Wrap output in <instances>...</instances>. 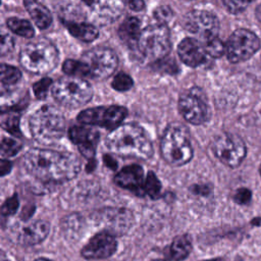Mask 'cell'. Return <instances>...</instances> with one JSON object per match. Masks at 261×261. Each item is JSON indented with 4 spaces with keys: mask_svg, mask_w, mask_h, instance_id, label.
Returning a JSON list of instances; mask_svg holds the SVG:
<instances>
[{
    "mask_svg": "<svg viewBox=\"0 0 261 261\" xmlns=\"http://www.w3.org/2000/svg\"><path fill=\"white\" fill-rule=\"evenodd\" d=\"M22 161L29 173L45 182L70 180L81 170V161L75 155L47 149H32Z\"/></svg>",
    "mask_w": 261,
    "mask_h": 261,
    "instance_id": "cell-1",
    "label": "cell"
},
{
    "mask_svg": "<svg viewBox=\"0 0 261 261\" xmlns=\"http://www.w3.org/2000/svg\"><path fill=\"white\" fill-rule=\"evenodd\" d=\"M106 147L112 153L148 159L153 154L151 141L144 130L135 124H124L115 127L106 137Z\"/></svg>",
    "mask_w": 261,
    "mask_h": 261,
    "instance_id": "cell-2",
    "label": "cell"
},
{
    "mask_svg": "<svg viewBox=\"0 0 261 261\" xmlns=\"http://www.w3.org/2000/svg\"><path fill=\"white\" fill-rule=\"evenodd\" d=\"M29 123L33 138L46 145L58 141L65 128L63 114L51 105H44L37 109L31 115Z\"/></svg>",
    "mask_w": 261,
    "mask_h": 261,
    "instance_id": "cell-3",
    "label": "cell"
},
{
    "mask_svg": "<svg viewBox=\"0 0 261 261\" xmlns=\"http://www.w3.org/2000/svg\"><path fill=\"white\" fill-rule=\"evenodd\" d=\"M19 62L28 71L44 74L57 65L58 52L55 46L47 40H36L21 48Z\"/></svg>",
    "mask_w": 261,
    "mask_h": 261,
    "instance_id": "cell-4",
    "label": "cell"
},
{
    "mask_svg": "<svg viewBox=\"0 0 261 261\" xmlns=\"http://www.w3.org/2000/svg\"><path fill=\"white\" fill-rule=\"evenodd\" d=\"M160 151L163 159L170 165L188 163L193 157V149L187 129L180 124L169 125L162 136Z\"/></svg>",
    "mask_w": 261,
    "mask_h": 261,
    "instance_id": "cell-5",
    "label": "cell"
},
{
    "mask_svg": "<svg viewBox=\"0 0 261 261\" xmlns=\"http://www.w3.org/2000/svg\"><path fill=\"white\" fill-rule=\"evenodd\" d=\"M52 95L56 101L66 107H80L88 103L93 90L91 85L82 77H62L53 83Z\"/></svg>",
    "mask_w": 261,
    "mask_h": 261,
    "instance_id": "cell-6",
    "label": "cell"
},
{
    "mask_svg": "<svg viewBox=\"0 0 261 261\" xmlns=\"http://www.w3.org/2000/svg\"><path fill=\"white\" fill-rule=\"evenodd\" d=\"M169 31L165 24L156 23L141 32L137 46L140 53L152 61L160 60L170 51Z\"/></svg>",
    "mask_w": 261,
    "mask_h": 261,
    "instance_id": "cell-7",
    "label": "cell"
},
{
    "mask_svg": "<svg viewBox=\"0 0 261 261\" xmlns=\"http://www.w3.org/2000/svg\"><path fill=\"white\" fill-rule=\"evenodd\" d=\"M85 64L88 76L94 80H104L111 75L117 67L118 59L114 51L105 47H96L87 51L81 58Z\"/></svg>",
    "mask_w": 261,
    "mask_h": 261,
    "instance_id": "cell-8",
    "label": "cell"
},
{
    "mask_svg": "<svg viewBox=\"0 0 261 261\" xmlns=\"http://www.w3.org/2000/svg\"><path fill=\"white\" fill-rule=\"evenodd\" d=\"M214 155L229 167L239 166L246 156V146L243 140L233 134L219 135L212 143Z\"/></svg>",
    "mask_w": 261,
    "mask_h": 261,
    "instance_id": "cell-9",
    "label": "cell"
},
{
    "mask_svg": "<svg viewBox=\"0 0 261 261\" xmlns=\"http://www.w3.org/2000/svg\"><path fill=\"white\" fill-rule=\"evenodd\" d=\"M260 47L258 37L251 31L239 29L229 37L225 53L231 62H241L252 57Z\"/></svg>",
    "mask_w": 261,
    "mask_h": 261,
    "instance_id": "cell-10",
    "label": "cell"
},
{
    "mask_svg": "<svg viewBox=\"0 0 261 261\" xmlns=\"http://www.w3.org/2000/svg\"><path fill=\"white\" fill-rule=\"evenodd\" d=\"M178 108L184 118L192 124L205 122L209 115L207 100L199 88H192L182 93L178 100Z\"/></svg>",
    "mask_w": 261,
    "mask_h": 261,
    "instance_id": "cell-11",
    "label": "cell"
},
{
    "mask_svg": "<svg viewBox=\"0 0 261 261\" xmlns=\"http://www.w3.org/2000/svg\"><path fill=\"white\" fill-rule=\"evenodd\" d=\"M127 111L122 106L112 105L107 107L89 108L80 112L77 120L84 124L100 125L106 128L114 129L119 126Z\"/></svg>",
    "mask_w": 261,
    "mask_h": 261,
    "instance_id": "cell-12",
    "label": "cell"
},
{
    "mask_svg": "<svg viewBox=\"0 0 261 261\" xmlns=\"http://www.w3.org/2000/svg\"><path fill=\"white\" fill-rule=\"evenodd\" d=\"M185 28L206 41L217 37L219 23L216 16L205 10H193L184 18Z\"/></svg>",
    "mask_w": 261,
    "mask_h": 261,
    "instance_id": "cell-13",
    "label": "cell"
},
{
    "mask_svg": "<svg viewBox=\"0 0 261 261\" xmlns=\"http://www.w3.org/2000/svg\"><path fill=\"white\" fill-rule=\"evenodd\" d=\"M117 249V241L113 233L102 230L92 237L82 249V256L88 260H102L112 256Z\"/></svg>",
    "mask_w": 261,
    "mask_h": 261,
    "instance_id": "cell-14",
    "label": "cell"
},
{
    "mask_svg": "<svg viewBox=\"0 0 261 261\" xmlns=\"http://www.w3.org/2000/svg\"><path fill=\"white\" fill-rule=\"evenodd\" d=\"M91 15L101 21H113L118 18L124 8V0H82Z\"/></svg>",
    "mask_w": 261,
    "mask_h": 261,
    "instance_id": "cell-15",
    "label": "cell"
},
{
    "mask_svg": "<svg viewBox=\"0 0 261 261\" xmlns=\"http://www.w3.org/2000/svg\"><path fill=\"white\" fill-rule=\"evenodd\" d=\"M100 222L113 234L124 233L133 223V215L127 209L108 208L100 213Z\"/></svg>",
    "mask_w": 261,
    "mask_h": 261,
    "instance_id": "cell-16",
    "label": "cell"
},
{
    "mask_svg": "<svg viewBox=\"0 0 261 261\" xmlns=\"http://www.w3.org/2000/svg\"><path fill=\"white\" fill-rule=\"evenodd\" d=\"M144 170L138 164L123 167L114 176V181L119 187L132 191L138 196H144Z\"/></svg>",
    "mask_w": 261,
    "mask_h": 261,
    "instance_id": "cell-17",
    "label": "cell"
},
{
    "mask_svg": "<svg viewBox=\"0 0 261 261\" xmlns=\"http://www.w3.org/2000/svg\"><path fill=\"white\" fill-rule=\"evenodd\" d=\"M69 139L79 147L80 152L85 157L89 159L94 157L99 140V133L97 130L87 126H72L69 129Z\"/></svg>",
    "mask_w": 261,
    "mask_h": 261,
    "instance_id": "cell-18",
    "label": "cell"
},
{
    "mask_svg": "<svg viewBox=\"0 0 261 261\" xmlns=\"http://www.w3.org/2000/svg\"><path fill=\"white\" fill-rule=\"evenodd\" d=\"M177 53L181 61L192 67L203 63L206 54L201 43L193 38L184 39L177 47Z\"/></svg>",
    "mask_w": 261,
    "mask_h": 261,
    "instance_id": "cell-19",
    "label": "cell"
},
{
    "mask_svg": "<svg viewBox=\"0 0 261 261\" xmlns=\"http://www.w3.org/2000/svg\"><path fill=\"white\" fill-rule=\"evenodd\" d=\"M50 230V225L45 220H37L21 227L17 234V241L23 246H34L43 242Z\"/></svg>",
    "mask_w": 261,
    "mask_h": 261,
    "instance_id": "cell-20",
    "label": "cell"
},
{
    "mask_svg": "<svg viewBox=\"0 0 261 261\" xmlns=\"http://www.w3.org/2000/svg\"><path fill=\"white\" fill-rule=\"evenodd\" d=\"M24 6L31 18L39 29L44 30L51 24V13L48 8L44 6L39 0H24Z\"/></svg>",
    "mask_w": 261,
    "mask_h": 261,
    "instance_id": "cell-21",
    "label": "cell"
},
{
    "mask_svg": "<svg viewBox=\"0 0 261 261\" xmlns=\"http://www.w3.org/2000/svg\"><path fill=\"white\" fill-rule=\"evenodd\" d=\"M141 32V22L134 16L127 17L118 29L120 39L127 45H137Z\"/></svg>",
    "mask_w": 261,
    "mask_h": 261,
    "instance_id": "cell-22",
    "label": "cell"
},
{
    "mask_svg": "<svg viewBox=\"0 0 261 261\" xmlns=\"http://www.w3.org/2000/svg\"><path fill=\"white\" fill-rule=\"evenodd\" d=\"M192 250V242L189 236L176 237L168 248L167 257L172 261H181L186 259Z\"/></svg>",
    "mask_w": 261,
    "mask_h": 261,
    "instance_id": "cell-23",
    "label": "cell"
},
{
    "mask_svg": "<svg viewBox=\"0 0 261 261\" xmlns=\"http://www.w3.org/2000/svg\"><path fill=\"white\" fill-rule=\"evenodd\" d=\"M66 27L68 32L73 37L84 42H92L96 40L99 34L96 27L88 22L69 21L68 23H66Z\"/></svg>",
    "mask_w": 261,
    "mask_h": 261,
    "instance_id": "cell-24",
    "label": "cell"
},
{
    "mask_svg": "<svg viewBox=\"0 0 261 261\" xmlns=\"http://www.w3.org/2000/svg\"><path fill=\"white\" fill-rule=\"evenodd\" d=\"M21 93H10L0 96V112L19 111L28 103V96Z\"/></svg>",
    "mask_w": 261,
    "mask_h": 261,
    "instance_id": "cell-25",
    "label": "cell"
},
{
    "mask_svg": "<svg viewBox=\"0 0 261 261\" xmlns=\"http://www.w3.org/2000/svg\"><path fill=\"white\" fill-rule=\"evenodd\" d=\"M19 111L0 112V125L14 136H20Z\"/></svg>",
    "mask_w": 261,
    "mask_h": 261,
    "instance_id": "cell-26",
    "label": "cell"
},
{
    "mask_svg": "<svg viewBox=\"0 0 261 261\" xmlns=\"http://www.w3.org/2000/svg\"><path fill=\"white\" fill-rule=\"evenodd\" d=\"M7 27L15 35H18L24 38H32L35 35V31L32 23L27 19H22L18 17H10L7 20Z\"/></svg>",
    "mask_w": 261,
    "mask_h": 261,
    "instance_id": "cell-27",
    "label": "cell"
},
{
    "mask_svg": "<svg viewBox=\"0 0 261 261\" xmlns=\"http://www.w3.org/2000/svg\"><path fill=\"white\" fill-rule=\"evenodd\" d=\"M21 76V73L18 68L2 63L0 64V79L6 85H14L16 84Z\"/></svg>",
    "mask_w": 261,
    "mask_h": 261,
    "instance_id": "cell-28",
    "label": "cell"
},
{
    "mask_svg": "<svg viewBox=\"0 0 261 261\" xmlns=\"http://www.w3.org/2000/svg\"><path fill=\"white\" fill-rule=\"evenodd\" d=\"M62 67H63V71L70 76H75V77L88 76L86 66L81 60L76 61L72 59H67L64 61Z\"/></svg>",
    "mask_w": 261,
    "mask_h": 261,
    "instance_id": "cell-29",
    "label": "cell"
},
{
    "mask_svg": "<svg viewBox=\"0 0 261 261\" xmlns=\"http://www.w3.org/2000/svg\"><path fill=\"white\" fill-rule=\"evenodd\" d=\"M160 191H161V184L158 177L154 172L152 171L148 172L144 182V194L155 199L160 195Z\"/></svg>",
    "mask_w": 261,
    "mask_h": 261,
    "instance_id": "cell-30",
    "label": "cell"
},
{
    "mask_svg": "<svg viewBox=\"0 0 261 261\" xmlns=\"http://www.w3.org/2000/svg\"><path fill=\"white\" fill-rule=\"evenodd\" d=\"M21 149V144L12 138H4L0 141V154L4 157L15 156Z\"/></svg>",
    "mask_w": 261,
    "mask_h": 261,
    "instance_id": "cell-31",
    "label": "cell"
},
{
    "mask_svg": "<svg viewBox=\"0 0 261 261\" xmlns=\"http://www.w3.org/2000/svg\"><path fill=\"white\" fill-rule=\"evenodd\" d=\"M204 48L205 52L214 58L220 57L225 53V45L217 37L206 41Z\"/></svg>",
    "mask_w": 261,
    "mask_h": 261,
    "instance_id": "cell-32",
    "label": "cell"
},
{
    "mask_svg": "<svg viewBox=\"0 0 261 261\" xmlns=\"http://www.w3.org/2000/svg\"><path fill=\"white\" fill-rule=\"evenodd\" d=\"M82 219L79 215H70L67 219L63 220V229L66 236H77L79 231L82 229Z\"/></svg>",
    "mask_w": 261,
    "mask_h": 261,
    "instance_id": "cell-33",
    "label": "cell"
},
{
    "mask_svg": "<svg viewBox=\"0 0 261 261\" xmlns=\"http://www.w3.org/2000/svg\"><path fill=\"white\" fill-rule=\"evenodd\" d=\"M133 85H134V82L132 77L124 72H119L114 76L112 81V88L119 92H124L129 90L133 87Z\"/></svg>",
    "mask_w": 261,
    "mask_h": 261,
    "instance_id": "cell-34",
    "label": "cell"
},
{
    "mask_svg": "<svg viewBox=\"0 0 261 261\" xmlns=\"http://www.w3.org/2000/svg\"><path fill=\"white\" fill-rule=\"evenodd\" d=\"M19 206V201L16 195H13L5 200V202L0 206V213L2 216H10L14 214Z\"/></svg>",
    "mask_w": 261,
    "mask_h": 261,
    "instance_id": "cell-35",
    "label": "cell"
},
{
    "mask_svg": "<svg viewBox=\"0 0 261 261\" xmlns=\"http://www.w3.org/2000/svg\"><path fill=\"white\" fill-rule=\"evenodd\" d=\"M14 45L13 38L5 30L0 29V57L8 54Z\"/></svg>",
    "mask_w": 261,
    "mask_h": 261,
    "instance_id": "cell-36",
    "label": "cell"
},
{
    "mask_svg": "<svg viewBox=\"0 0 261 261\" xmlns=\"http://www.w3.org/2000/svg\"><path fill=\"white\" fill-rule=\"evenodd\" d=\"M50 87H52V81L49 77H44L40 80L39 82L35 83L33 86V91L35 96L38 99H44L47 96V93Z\"/></svg>",
    "mask_w": 261,
    "mask_h": 261,
    "instance_id": "cell-37",
    "label": "cell"
},
{
    "mask_svg": "<svg viewBox=\"0 0 261 261\" xmlns=\"http://www.w3.org/2000/svg\"><path fill=\"white\" fill-rule=\"evenodd\" d=\"M155 67L160 71H163V72H166V73H171V74L178 71V67H177L174 59L167 58V57H164L160 60H157Z\"/></svg>",
    "mask_w": 261,
    "mask_h": 261,
    "instance_id": "cell-38",
    "label": "cell"
},
{
    "mask_svg": "<svg viewBox=\"0 0 261 261\" xmlns=\"http://www.w3.org/2000/svg\"><path fill=\"white\" fill-rule=\"evenodd\" d=\"M172 16H173L172 10L170 9V7L166 5L159 6L154 11V17L157 19L158 23H161V24H165L166 22H168L172 18Z\"/></svg>",
    "mask_w": 261,
    "mask_h": 261,
    "instance_id": "cell-39",
    "label": "cell"
},
{
    "mask_svg": "<svg viewBox=\"0 0 261 261\" xmlns=\"http://www.w3.org/2000/svg\"><path fill=\"white\" fill-rule=\"evenodd\" d=\"M251 198H252V193H251L250 190H248V189H246V188H241V189H239V190L236 192L234 196H233V200H234L237 203L241 204V205L249 203V202L251 201Z\"/></svg>",
    "mask_w": 261,
    "mask_h": 261,
    "instance_id": "cell-40",
    "label": "cell"
},
{
    "mask_svg": "<svg viewBox=\"0 0 261 261\" xmlns=\"http://www.w3.org/2000/svg\"><path fill=\"white\" fill-rule=\"evenodd\" d=\"M12 164L6 159H0V176H4L11 171Z\"/></svg>",
    "mask_w": 261,
    "mask_h": 261,
    "instance_id": "cell-41",
    "label": "cell"
},
{
    "mask_svg": "<svg viewBox=\"0 0 261 261\" xmlns=\"http://www.w3.org/2000/svg\"><path fill=\"white\" fill-rule=\"evenodd\" d=\"M128 7L135 11H141L145 7L144 0H127Z\"/></svg>",
    "mask_w": 261,
    "mask_h": 261,
    "instance_id": "cell-42",
    "label": "cell"
},
{
    "mask_svg": "<svg viewBox=\"0 0 261 261\" xmlns=\"http://www.w3.org/2000/svg\"><path fill=\"white\" fill-rule=\"evenodd\" d=\"M192 191L195 194H199V195H208L210 192V189L207 188L206 186H194L192 188Z\"/></svg>",
    "mask_w": 261,
    "mask_h": 261,
    "instance_id": "cell-43",
    "label": "cell"
},
{
    "mask_svg": "<svg viewBox=\"0 0 261 261\" xmlns=\"http://www.w3.org/2000/svg\"><path fill=\"white\" fill-rule=\"evenodd\" d=\"M241 5H243L244 7H246L252 0H237Z\"/></svg>",
    "mask_w": 261,
    "mask_h": 261,
    "instance_id": "cell-44",
    "label": "cell"
},
{
    "mask_svg": "<svg viewBox=\"0 0 261 261\" xmlns=\"http://www.w3.org/2000/svg\"><path fill=\"white\" fill-rule=\"evenodd\" d=\"M34 261H53V260H50V259H47V258H38Z\"/></svg>",
    "mask_w": 261,
    "mask_h": 261,
    "instance_id": "cell-45",
    "label": "cell"
},
{
    "mask_svg": "<svg viewBox=\"0 0 261 261\" xmlns=\"http://www.w3.org/2000/svg\"><path fill=\"white\" fill-rule=\"evenodd\" d=\"M0 261H8L2 254H0Z\"/></svg>",
    "mask_w": 261,
    "mask_h": 261,
    "instance_id": "cell-46",
    "label": "cell"
},
{
    "mask_svg": "<svg viewBox=\"0 0 261 261\" xmlns=\"http://www.w3.org/2000/svg\"><path fill=\"white\" fill-rule=\"evenodd\" d=\"M205 261H223L222 259H212V260H205Z\"/></svg>",
    "mask_w": 261,
    "mask_h": 261,
    "instance_id": "cell-47",
    "label": "cell"
},
{
    "mask_svg": "<svg viewBox=\"0 0 261 261\" xmlns=\"http://www.w3.org/2000/svg\"><path fill=\"white\" fill-rule=\"evenodd\" d=\"M260 175H261V166H260Z\"/></svg>",
    "mask_w": 261,
    "mask_h": 261,
    "instance_id": "cell-48",
    "label": "cell"
},
{
    "mask_svg": "<svg viewBox=\"0 0 261 261\" xmlns=\"http://www.w3.org/2000/svg\"><path fill=\"white\" fill-rule=\"evenodd\" d=\"M0 216H2V215H1V213H0Z\"/></svg>",
    "mask_w": 261,
    "mask_h": 261,
    "instance_id": "cell-49",
    "label": "cell"
},
{
    "mask_svg": "<svg viewBox=\"0 0 261 261\" xmlns=\"http://www.w3.org/2000/svg\"><path fill=\"white\" fill-rule=\"evenodd\" d=\"M156 261H160V260H156Z\"/></svg>",
    "mask_w": 261,
    "mask_h": 261,
    "instance_id": "cell-50",
    "label": "cell"
},
{
    "mask_svg": "<svg viewBox=\"0 0 261 261\" xmlns=\"http://www.w3.org/2000/svg\"><path fill=\"white\" fill-rule=\"evenodd\" d=\"M0 3H1V0H0Z\"/></svg>",
    "mask_w": 261,
    "mask_h": 261,
    "instance_id": "cell-51",
    "label": "cell"
}]
</instances>
